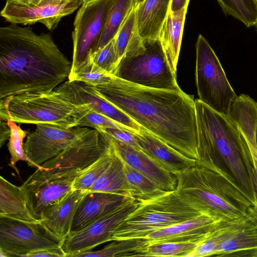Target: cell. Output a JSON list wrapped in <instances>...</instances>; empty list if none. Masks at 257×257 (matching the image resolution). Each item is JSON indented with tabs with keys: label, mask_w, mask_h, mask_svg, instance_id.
Segmentation results:
<instances>
[{
	"label": "cell",
	"mask_w": 257,
	"mask_h": 257,
	"mask_svg": "<svg viewBox=\"0 0 257 257\" xmlns=\"http://www.w3.org/2000/svg\"><path fill=\"white\" fill-rule=\"evenodd\" d=\"M11 128L7 122L1 120L0 122V147H2L6 141L9 140L11 135Z\"/></svg>",
	"instance_id": "cell-41"
},
{
	"label": "cell",
	"mask_w": 257,
	"mask_h": 257,
	"mask_svg": "<svg viewBox=\"0 0 257 257\" xmlns=\"http://www.w3.org/2000/svg\"><path fill=\"white\" fill-rule=\"evenodd\" d=\"M0 217L25 222H38L31 213L21 186L0 177Z\"/></svg>",
	"instance_id": "cell-25"
},
{
	"label": "cell",
	"mask_w": 257,
	"mask_h": 257,
	"mask_svg": "<svg viewBox=\"0 0 257 257\" xmlns=\"http://www.w3.org/2000/svg\"><path fill=\"white\" fill-rule=\"evenodd\" d=\"M145 238L114 240L102 249L80 253L76 257H118L142 256V252L148 244Z\"/></svg>",
	"instance_id": "cell-29"
},
{
	"label": "cell",
	"mask_w": 257,
	"mask_h": 257,
	"mask_svg": "<svg viewBox=\"0 0 257 257\" xmlns=\"http://www.w3.org/2000/svg\"><path fill=\"white\" fill-rule=\"evenodd\" d=\"M130 198L118 194L88 191L76 209L71 232L77 231L86 227Z\"/></svg>",
	"instance_id": "cell-20"
},
{
	"label": "cell",
	"mask_w": 257,
	"mask_h": 257,
	"mask_svg": "<svg viewBox=\"0 0 257 257\" xmlns=\"http://www.w3.org/2000/svg\"><path fill=\"white\" fill-rule=\"evenodd\" d=\"M144 0H137V4L142 2L143 1H144Z\"/></svg>",
	"instance_id": "cell-49"
},
{
	"label": "cell",
	"mask_w": 257,
	"mask_h": 257,
	"mask_svg": "<svg viewBox=\"0 0 257 257\" xmlns=\"http://www.w3.org/2000/svg\"><path fill=\"white\" fill-rule=\"evenodd\" d=\"M135 8L131 12L114 37L118 63L137 31Z\"/></svg>",
	"instance_id": "cell-36"
},
{
	"label": "cell",
	"mask_w": 257,
	"mask_h": 257,
	"mask_svg": "<svg viewBox=\"0 0 257 257\" xmlns=\"http://www.w3.org/2000/svg\"><path fill=\"white\" fill-rule=\"evenodd\" d=\"M115 155V152L110 144L109 149L99 158L74 179L73 189L88 191L108 167Z\"/></svg>",
	"instance_id": "cell-32"
},
{
	"label": "cell",
	"mask_w": 257,
	"mask_h": 257,
	"mask_svg": "<svg viewBox=\"0 0 257 257\" xmlns=\"http://www.w3.org/2000/svg\"><path fill=\"white\" fill-rule=\"evenodd\" d=\"M11 120L16 123L50 124L65 128L78 126L91 110L77 105L54 90L40 94L12 95L9 105Z\"/></svg>",
	"instance_id": "cell-7"
},
{
	"label": "cell",
	"mask_w": 257,
	"mask_h": 257,
	"mask_svg": "<svg viewBox=\"0 0 257 257\" xmlns=\"http://www.w3.org/2000/svg\"><path fill=\"white\" fill-rule=\"evenodd\" d=\"M213 256L257 257V224L251 217L216 248Z\"/></svg>",
	"instance_id": "cell-24"
},
{
	"label": "cell",
	"mask_w": 257,
	"mask_h": 257,
	"mask_svg": "<svg viewBox=\"0 0 257 257\" xmlns=\"http://www.w3.org/2000/svg\"><path fill=\"white\" fill-rule=\"evenodd\" d=\"M134 136L141 150L174 175L196 165L195 160L181 154L145 128L134 134Z\"/></svg>",
	"instance_id": "cell-19"
},
{
	"label": "cell",
	"mask_w": 257,
	"mask_h": 257,
	"mask_svg": "<svg viewBox=\"0 0 257 257\" xmlns=\"http://www.w3.org/2000/svg\"><path fill=\"white\" fill-rule=\"evenodd\" d=\"M130 198L114 210L86 227L71 232L63 240L62 247L67 256L91 251L95 247L111 241L112 231L139 205Z\"/></svg>",
	"instance_id": "cell-12"
},
{
	"label": "cell",
	"mask_w": 257,
	"mask_h": 257,
	"mask_svg": "<svg viewBox=\"0 0 257 257\" xmlns=\"http://www.w3.org/2000/svg\"><path fill=\"white\" fill-rule=\"evenodd\" d=\"M87 191L73 190L50 208L41 222L51 233L63 240L71 232L76 209Z\"/></svg>",
	"instance_id": "cell-21"
},
{
	"label": "cell",
	"mask_w": 257,
	"mask_h": 257,
	"mask_svg": "<svg viewBox=\"0 0 257 257\" xmlns=\"http://www.w3.org/2000/svg\"><path fill=\"white\" fill-rule=\"evenodd\" d=\"M254 222H255L254 221H253ZM256 224H257V222H255Z\"/></svg>",
	"instance_id": "cell-52"
},
{
	"label": "cell",
	"mask_w": 257,
	"mask_h": 257,
	"mask_svg": "<svg viewBox=\"0 0 257 257\" xmlns=\"http://www.w3.org/2000/svg\"><path fill=\"white\" fill-rule=\"evenodd\" d=\"M175 176L176 190L187 202L201 212L231 219L248 215L249 202L219 173L195 165Z\"/></svg>",
	"instance_id": "cell-4"
},
{
	"label": "cell",
	"mask_w": 257,
	"mask_h": 257,
	"mask_svg": "<svg viewBox=\"0 0 257 257\" xmlns=\"http://www.w3.org/2000/svg\"><path fill=\"white\" fill-rule=\"evenodd\" d=\"M67 257L66 254L63 250L62 246L47 248L31 252L27 255L26 257Z\"/></svg>",
	"instance_id": "cell-39"
},
{
	"label": "cell",
	"mask_w": 257,
	"mask_h": 257,
	"mask_svg": "<svg viewBox=\"0 0 257 257\" xmlns=\"http://www.w3.org/2000/svg\"><path fill=\"white\" fill-rule=\"evenodd\" d=\"M198 159L196 165L219 173L235 187L251 205H257L250 150L235 123L195 100Z\"/></svg>",
	"instance_id": "cell-3"
},
{
	"label": "cell",
	"mask_w": 257,
	"mask_h": 257,
	"mask_svg": "<svg viewBox=\"0 0 257 257\" xmlns=\"http://www.w3.org/2000/svg\"><path fill=\"white\" fill-rule=\"evenodd\" d=\"M7 122L11 131L8 144V150L11 155L9 165L15 170L19 175V172L16 167V164L19 161H26L30 166L41 169L42 168L32 162L25 153L23 140L28 132L22 130L20 125H17L16 122L12 120Z\"/></svg>",
	"instance_id": "cell-34"
},
{
	"label": "cell",
	"mask_w": 257,
	"mask_h": 257,
	"mask_svg": "<svg viewBox=\"0 0 257 257\" xmlns=\"http://www.w3.org/2000/svg\"><path fill=\"white\" fill-rule=\"evenodd\" d=\"M257 103V102H256Z\"/></svg>",
	"instance_id": "cell-54"
},
{
	"label": "cell",
	"mask_w": 257,
	"mask_h": 257,
	"mask_svg": "<svg viewBox=\"0 0 257 257\" xmlns=\"http://www.w3.org/2000/svg\"><path fill=\"white\" fill-rule=\"evenodd\" d=\"M247 217L236 219H226L203 240L188 257L213 256L216 248L225 240L235 233L248 220Z\"/></svg>",
	"instance_id": "cell-28"
},
{
	"label": "cell",
	"mask_w": 257,
	"mask_h": 257,
	"mask_svg": "<svg viewBox=\"0 0 257 257\" xmlns=\"http://www.w3.org/2000/svg\"><path fill=\"white\" fill-rule=\"evenodd\" d=\"M137 4V0L112 1L108 10L95 51L103 48L114 38Z\"/></svg>",
	"instance_id": "cell-27"
},
{
	"label": "cell",
	"mask_w": 257,
	"mask_h": 257,
	"mask_svg": "<svg viewBox=\"0 0 257 257\" xmlns=\"http://www.w3.org/2000/svg\"><path fill=\"white\" fill-rule=\"evenodd\" d=\"M108 137L91 129L31 175L46 179H75L110 147Z\"/></svg>",
	"instance_id": "cell-8"
},
{
	"label": "cell",
	"mask_w": 257,
	"mask_h": 257,
	"mask_svg": "<svg viewBox=\"0 0 257 257\" xmlns=\"http://www.w3.org/2000/svg\"><path fill=\"white\" fill-rule=\"evenodd\" d=\"M12 95L1 98L0 101V118L7 122L11 120L9 109V105Z\"/></svg>",
	"instance_id": "cell-40"
},
{
	"label": "cell",
	"mask_w": 257,
	"mask_h": 257,
	"mask_svg": "<svg viewBox=\"0 0 257 257\" xmlns=\"http://www.w3.org/2000/svg\"><path fill=\"white\" fill-rule=\"evenodd\" d=\"M200 243L191 241L149 243L142 256L188 257Z\"/></svg>",
	"instance_id": "cell-33"
},
{
	"label": "cell",
	"mask_w": 257,
	"mask_h": 257,
	"mask_svg": "<svg viewBox=\"0 0 257 257\" xmlns=\"http://www.w3.org/2000/svg\"><path fill=\"white\" fill-rule=\"evenodd\" d=\"M74 179H46L30 176L21 186L33 216L41 222L46 212L74 189Z\"/></svg>",
	"instance_id": "cell-16"
},
{
	"label": "cell",
	"mask_w": 257,
	"mask_h": 257,
	"mask_svg": "<svg viewBox=\"0 0 257 257\" xmlns=\"http://www.w3.org/2000/svg\"><path fill=\"white\" fill-rule=\"evenodd\" d=\"M72 62L49 33L11 24L0 28V98L46 93L68 79Z\"/></svg>",
	"instance_id": "cell-2"
},
{
	"label": "cell",
	"mask_w": 257,
	"mask_h": 257,
	"mask_svg": "<svg viewBox=\"0 0 257 257\" xmlns=\"http://www.w3.org/2000/svg\"><path fill=\"white\" fill-rule=\"evenodd\" d=\"M204 213L187 202L176 190L166 191L139 202L137 207L112 231L111 239L145 238L153 231Z\"/></svg>",
	"instance_id": "cell-5"
},
{
	"label": "cell",
	"mask_w": 257,
	"mask_h": 257,
	"mask_svg": "<svg viewBox=\"0 0 257 257\" xmlns=\"http://www.w3.org/2000/svg\"><path fill=\"white\" fill-rule=\"evenodd\" d=\"M78 126L91 127L98 132H100L104 128H115L131 132L116 121L92 109L81 118L79 122Z\"/></svg>",
	"instance_id": "cell-37"
},
{
	"label": "cell",
	"mask_w": 257,
	"mask_h": 257,
	"mask_svg": "<svg viewBox=\"0 0 257 257\" xmlns=\"http://www.w3.org/2000/svg\"><path fill=\"white\" fill-rule=\"evenodd\" d=\"M83 2H84V0H83Z\"/></svg>",
	"instance_id": "cell-53"
},
{
	"label": "cell",
	"mask_w": 257,
	"mask_h": 257,
	"mask_svg": "<svg viewBox=\"0 0 257 257\" xmlns=\"http://www.w3.org/2000/svg\"><path fill=\"white\" fill-rule=\"evenodd\" d=\"M112 1L94 0L82 4L79 8L73 23V57L70 75L78 69L90 53L95 51Z\"/></svg>",
	"instance_id": "cell-11"
},
{
	"label": "cell",
	"mask_w": 257,
	"mask_h": 257,
	"mask_svg": "<svg viewBox=\"0 0 257 257\" xmlns=\"http://www.w3.org/2000/svg\"><path fill=\"white\" fill-rule=\"evenodd\" d=\"M190 0H172L169 11L174 12L188 6Z\"/></svg>",
	"instance_id": "cell-43"
},
{
	"label": "cell",
	"mask_w": 257,
	"mask_h": 257,
	"mask_svg": "<svg viewBox=\"0 0 257 257\" xmlns=\"http://www.w3.org/2000/svg\"><path fill=\"white\" fill-rule=\"evenodd\" d=\"M94 0H84L82 4H86L93 2Z\"/></svg>",
	"instance_id": "cell-47"
},
{
	"label": "cell",
	"mask_w": 257,
	"mask_h": 257,
	"mask_svg": "<svg viewBox=\"0 0 257 257\" xmlns=\"http://www.w3.org/2000/svg\"><path fill=\"white\" fill-rule=\"evenodd\" d=\"M228 219L204 213L189 220L156 230L145 238L149 243L191 241L201 243L218 226Z\"/></svg>",
	"instance_id": "cell-17"
},
{
	"label": "cell",
	"mask_w": 257,
	"mask_h": 257,
	"mask_svg": "<svg viewBox=\"0 0 257 257\" xmlns=\"http://www.w3.org/2000/svg\"><path fill=\"white\" fill-rule=\"evenodd\" d=\"M94 87L157 138L196 162L198 160L193 95L181 89L146 87L115 76L108 83Z\"/></svg>",
	"instance_id": "cell-1"
},
{
	"label": "cell",
	"mask_w": 257,
	"mask_h": 257,
	"mask_svg": "<svg viewBox=\"0 0 257 257\" xmlns=\"http://www.w3.org/2000/svg\"><path fill=\"white\" fill-rule=\"evenodd\" d=\"M99 132L105 133L115 139L140 149L134 134L129 131L115 128H104Z\"/></svg>",
	"instance_id": "cell-38"
},
{
	"label": "cell",
	"mask_w": 257,
	"mask_h": 257,
	"mask_svg": "<svg viewBox=\"0 0 257 257\" xmlns=\"http://www.w3.org/2000/svg\"><path fill=\"white\" fill-rule=\"evenodd\" d=\"M223 13L241 21L247 27L257 23V4L252 0H217Z\"/></svg>",
	"instance_id": "cell-31"
},
{
	"label": "cell",
	"mask_w": 257,
	"mask_h": 257,
	"mask_svg": "<svg viewBox=\"0 0 257 257\" xmlns=\"http://www.w3.org/2000/svg\"><path fill=\"white\" fill-rule=\"evenodd\" d=\"M195 80L199 99L215 111L228 114L237 97L209 43L201 34L198 36Z\"/></svg>",
	"instance_id": "cell-9"
},
{
	"label": "cell",
	"mask_w": 257,
	"mask_h": 257,
	"mask_svg": "<svg viewBox=\"0 0 257 257\" xmlns=\"http://www.w3.org/2000/svg\"><path fill=\"white\" fill-rule=\"evenodd\" d=\"M87 59L99 68L114 75L118 64L114 39L101 49L90 53Z\"/></svg>",
	"instance_id": "cell-35"
},
{
	"label": "cell",
	"mask_w": 257,
	"mask_h": 257,
	"mask_svg": "<svg viewBox=\"0 0 257 257\" xmlns=\"http://www.w3.org/2000/svg\"><path fill=\"white\" fill-rule=\"evenodd\" d=\"M124 164V173L132 192V197L141 202L160 195L166 191L160 189L150 179Z\"/></svg>",
	"instance_id": "cell-30"
},
{
	"label": "cell",
	"mask_w": 257,
	"mask_h": 257,
	"mask_svg": "<svg viewBox=\"0 0 257 257\" xmlns=\"http://www.w3.org/2000/svg\"><path fill=\"white\" fill-rule=\"evenodd\" d=\"M88 191L118 194L133 198L123 162L116 153L110 165Z\"/></svg>",
	"instance_id": "cell-26"
},
{
	"label": "cell",
	"mask_w": 257,
	"mask_h": 257,
	"mask_svg": "<svg viewBox=\"0 0 257 257\" xmlns=\"http://www.w3.org/2000/svg\"><path fill=\"white\" fill-rule=\"evenodd\" d=\"M72 1V0H41L37 6L61 5L68 3Z\"/></svg>",
	"instance_id": "cell-44"
},
{
	"label": "cell",
	"mask_w": 257,
	"mask_h": 257,
	"mask_svg": "<svg viewBox=\"0 0 257 257\" xmlns=\"http://www.w3.org/2000/svg\"><path fill=\"white\" fill-rule=\"evenodd\" d=\"M62 242L41 222H25L0 217L2 256L26 257L35 251L62 246Z\"/></svg>",
	"instance_id": "cell-10"
},
{
	"label": "cell",
	"mask_w": 257,
	"mask_h": 257,
	"mask_svg": "<svg viewBox=\"0 0 257 257\" xmlns=\"http://www.w3.org/2000/svg\"><path fill=\"white\" fill-rule=\"evenodd\" d=\"M114 76L150 88L181 89L160 39L143 40L138 31L118 62Z\"/></svg>",
	"instance_id": "cell-6"
},
{
	"label": "cell",
	"mask_w": 257,
	"mask_h": 257,
	"mask_svg": "<svg viewBox=\"0 0 257 257\" xmlns=\"http://www.w3.org/2000/svg\"><path fill=\"white\" fill-rule=\"evenodd\" d=\"M172 0H144L135 11L138 33L143 40L159 39Z\"/></svg>",
	"instance_id": "cell-22"
},
{
	"label": "cell",
	"mask_w": 257,
	"mask_h": 257,
	"mask_svg": "<svg viewBox=\"0 0 257 257\" xmlns=\"http://www.w3.org/2000/svg\"><path fill=\"white\" fill-rule=\"evenodd\" d=\"M255 27H256V31H257V23L256 24V25H255Z\"/></svg>",
	"instance_id": "cell-50"
},
{
	"label": "cell",
	"mask_w": 257,
	"mask_h": 257,
	"mask_svg": "<svg viewBox=\"0 0 257 257\" xmlns=\"http://www.w3.org/2000/svg\"><path fill=\"white\" fill-rule=\"evenodd\" d=\"M187 8L169 11L159 36L169 65L176 74Z\"/></svg>",
	"instance_id": "cell-23"
},
{
	"label": "cell",
	"mask_w": 257,
	"mask_h": 257,
	"mask_svg": "<svg viewBox=\"0 0 257 257\" xmlns=\"http://www.w3.org/2000/svg\"><path fill=\"white\" fill-rule=\"evenodd\" d=\"M249 150L253 161L254 188L257 200V150L254 148H251Z\"/></svg>",
	"instance_id": "cell-42"
},
{
	"label": "cell",
	"mask_w": 257,
	"mask_h": 257,
	"mask_svg": "<svg viewBox=\"0 0 257 257\" xmlns=\"http://www.w3.org/2000/svg\"><path fill=\"white\" fill-rule=\"evenodd\" d=\"M31 7L37 6L41 0H11Z\"/></svg>",
	"instance_id": "cell-45"
},
{
	"label": "cell",
	"mask_w": 257,
	"mask_h": 257,
	"mask_svg": "<svg viewBox=\"0 0 257 257\" xmlns=\"http://www.w3.org/2000/svg\"><path fill=\"white\" fill-rule=\"evenodd\" d=\"M90 130L77 126L65 128L50 124H38L24 144L27 157L34 163L41 165L55 157L72 143Z\"/></svg>",
	"instance_id": "cell-13"
},
{
	"label": "cell",
	"mask_w": 257,
	"mask_h": 257,
	"mask_svg": "<svg viewBox=\"0 0 257 257\" xmlns=\"http://www.w3.org/2000/svg\"><path fill=\"white\" fill-rule=\"evenodd\" d=\"M253 1L257 3V0H253Z\"/></svg>",
	"instance_id": "cell-51"
},
{
	"label": "cell",
	"mask_w": 257,
	"mask_h": 257,
	"mask_svg": "<svg viewBox=\"0 0 257 257\" xmlns=\"http://www.w3.org/2000/svg\"><path fill=\"white\" fill-rule=\"evenodd\" d=\"M255 142H256V150H257V124H256V130H255Z\"/></svg>",
	"instance_id": "cell-48"
},
{
	"label": "cell",
	"mask_w": 257,
	"mask_h": 257,
	"mask_svg": "<svg viewBox=\"0 0 257 257\" xmlns=\"http://www.w3.org/2000/svg\"><path fill=\"white\" fill-rule=\"evenodd\" d=\"M83 3V0H72L61 5L31 7L7 0L1 15L11 24L27 25L40 23L52 31L63 18L72 14Z\"/></svg>",
	"instance_id": "cell-15"
},
{
	"label": "cell",
	"mask_w": 257,
	"mask_h": 257,
	"mask_svg": "<svg viewBox=\"0 0 257 257\" xmlns=\"http://www.w3.org/2000/svg\"><path fill=\"white\" fill-rule=\"evenodd\" d=\"M248 214L251 217L252 219L257 222V205L250 206L248 209Z\"/></svg>",
	"instance_id": "cell-46"
},
{
	"label": "cell",
	"mask_w": 257,
	"mask_h": 257,
	"mask_svg": "<svg viewBox=\"0 0 257 257\" xmlns=\"http://www.w3.org/2000/svg\"><path fill=\"white\" fill-rule=\"evenodd\" d=\"M106 135L115 153L123 163L150 179L162 190H176L175 175L157 164L140 149Z\"/></svg>",
	"instance_id": "cell-18"
},
{
	"label": "cell",
	"mask_w": 257,
	"mask_h": 257,
	"mask_svg": "<svg viewBox=\"0 0 257 257\" xmlns=\"http://www.w3.org/2000/svg\"><path fill=\"white\" fill-rule=\"evenodd\" d=\"M54 90L73 104L79 106L87 105L93 110L123 125L133 134H138L144 128L102 97L93 85L83 81L68 80Z\"/></svg>",
	"instance_id": "cell-14"
}]
</instances>
